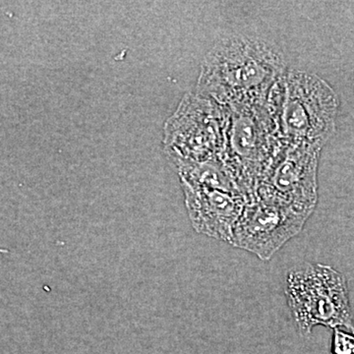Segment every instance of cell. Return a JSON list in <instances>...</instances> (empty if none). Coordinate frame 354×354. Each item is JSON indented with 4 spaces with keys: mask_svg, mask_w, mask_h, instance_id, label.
I'll return each mask as SVG.
<instances>
[{
    "mask_svg": "<svg viewBox=\"0 0 354 354\" xmlns=\"http://www.w3.org/2000/svg\"><path fill=\"white\" fill-rule=\"evenodd\" d=\"M311 215V212L281 203L262 199L247 202L230 245L270 261L301 232Z\"/></svg>",
    "mask_w": 354,
    "mask_h": 354,
    "instance_id": "cell-6",
    "label": "cell"
},
{
    "mask_svg": "<svg viewBox=\"0 0 354 354\" xmlns=\"http://www.w3.org/2000/svg\"><path fill=\"white\" fill-rule=\"evenodd\" d=\"M227 109L198 93L184 95L165 125L164 146L176 169L221 162L225 148Z\"/></svg>",
    "mask_w": 354,
    "mask_h": 354,
    "instance_id": "cell-5",
    "label": "cell"
},
{
    "mask_svg": "<svg viewBox=\"0 0 354 354\" xmlns=\"http://www.w3.org/2000/svg\"><path fill=\"white\" fill-rule=\"evenodd\" d=\"M283 79L265 101L225 109L227 127L221 162L246 203L254 199L261 178L286 146L281 128Z\"/></svg>",
    "mask_w": 354,
    "mask_h": 354,
    "instance_id": "cell-2",
    "label": "cell"
},
{
    "mask_svg": "<svg viewBox=\"0 0 354 354\" xmlns=\"http://www.w3.org/2000/svg\"><path fill=\"white\" fill-rule=\"evenodd\" d=\"M321 150L286 144L261 178L253 200L281 203L313 213L318 201Z\"/></svg>",
    "mask_w": 354,
    "mask_h": 354,
    "instance_id": "cell-7",
    "label": "cell"
},
{
    "mask_svg": "<svg viewBox=\"0 0 354 354\" xmlns=\"http://www.w3.org/2000/svg\"><path fill=\"white\" fill-rule=\"evenodd\" d=\"M286 70L274 43L246 35L228 37L204 58L196 93L227 109L257 104L269 97Z\"/></svg>",
    "mask_w": 354,
    "mask_h": 354,
    "instance_id": "cell-1",
    "label": "cell"
},
{
    "mask_svg": "<svg viewBox=\"0 0 354 354\" xmlns=\"http://www.w3.org/2000/svg\"><path fill=\"white\" fill-rule=\"evenodd\" d=\"M337 109V95L325 80L304 70H286L281 108L286 144L322 149L335 133Z\"/></svg>",
    "mask_w": 354,
    "mask_h": 354,
    "instance_id": "cell-4",
    "label": "cell"
},
{
    "mask_svg": "<svg viewBox=\"0 0 354 354\" xmlns=\"http://www.w3.org/2000/svg\"><path fill=\"white\" fill-rule=\"evenodd\" d=\"M285 295L301 337H310L318 326L354 333L348 281L332 266L307 263L293 268L286 277Z\"/></svg>",
    "mask_w": 354,
    "mask_h": 354,
    "instance_id": "cell-3",
    "label": "cell"
},
{
    "mask_svg": "<svg viewBox=\"0 0 354 354\" xmlns=\"http://www.w3.org/2000/svg\"><path fill=\"white\" fill-rule=\"evenodd\" d=\"M191 223L200 234L232 244L246 205L239 191L181 183Z\"/></svg>",
    "mask_w": 354,
    "mask_h": 354,
    "instance_id": "cell-8",
    "label": "cell"
},
{
    "mask_svg": "<svg viewBox=\"0 0 354 354\" xmlns=\"http://www.w3.org/2000/svg\"><path fill=\"white\" fill-rule=\"evenodd\" d=\"M332 354H354V333L342 328L333 330Z\"/></svg>",
    "mask_w": 354,
    "mask_h": 354,
    "instance_id": "cell-9",
    "label": "cell"
}]
</instances>
